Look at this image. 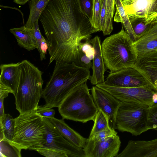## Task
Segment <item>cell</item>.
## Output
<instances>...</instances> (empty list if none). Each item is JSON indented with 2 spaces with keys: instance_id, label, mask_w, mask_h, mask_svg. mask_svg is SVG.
<instances>
[{
  "instance_id": "cell-28",
  "label": "cell",
  "mask_w": 157,
  "mask_h": 157,
  "mask_svg": "<svg viewBox=\"0 0 157 157\" xmlns=\"http://www.w3.org/2000/svg\"><path fill=\"white\" fill-rule=\"evenodd\" d=\"M147 127L148 130H157V102L148 108Z\"/></svg>"
},
{
  "instance_id": "cell-10",
  "label": "cell",
  "mask_w": 157,
  "mask_h": 157,
  "mask_svg": "<svg viewBox=\"0 0 157 157\" xmlns=\"http://www.w3.org/2000/svg\"><path fill=\"white\" fill-rule=\"evenodd\" d=\"M42 118L45 128V143L42 147L60 151L68 157H85L83 148L68 141L48 119Z\"/></svg>"
},
{
  "instance_id": "cell-38",
  "label": "cell",
  "mask_w": 157,
  "mask_h": 157,
  "mask_svg": "<svg viewBox=\"0 0 157 157\" xmlns=\"http://www.w3.org/2000/svg\"><path fill=\"white\" fill-rule=\"evenodd\" d=\"M4 99L0 98V119L2 118L5 115L4 107Z\"/></svg>"
},
{
  "instance_id": "cell-36",
  "label": "cell",
  "mask_w": 157,
  "mask_h": 157,
  "mask_svg": "<svg viewBox=\"0 0 157 157\" xmlns=\"http://www.w3.org/2000/svg\"><path fill=\"white\" fill-rule=\"evenodd\" d=\"M102 3L101 11V15L100 27L101 30L103 31L105 17L106 13V0H101Z\"/></svg>"
},
{
  "instance_id": "cell-32",
  "label": "cell",
  "mask_w": 157,
  "mask_h": 157,
  "mask_svg": "<svg viewBox=\"0 0 157 157\" xmlns=\"http://www.w3.org/2000/svg\"><path fill=\"white\" fill-rule=\"evenodd\" d=\"M78 47L88 58L91 60H93L95 54V50L91 43L90 40L82 42Z\"/></svg>"
},
{
  "instance_id": "cell-33",
  "label": "cell",
  "mask_w": 157,
  "mask_h": 157,
  "mask_svg": "<svg viewBox=\"0 0 157 157\" xmlns=\"http://www.w3.org/2000/svg\"><path fill=\"white\" fill-rule=\"evenodd\" d=\"M36 151L43 156L47 157H68L65 154L55 150L41 147Z\"/></svg>"
},
{
  "instance_id": "cell-13",
  "label": "cell",
  "mask_w": 157,
  "mask_h": 157,
  "mask_svg": "<svg viewBox=\"0 0 157 157\" xmlns=\"http://www.w3.org/2000/svg\"><path fill=\"white\" fill-rule=\"evenodd\" d=\"M121 144L117 135L101 141L93 142L88 138L83 149L85 157H116Z\"/></svg>"
},
{
  "instance_id": "cell-7",
  "label": "cell",
  "mask_w": 157,
  "mask_h": 157,
  "mask_svg": "<svg viewBox=\"0 0 157 157\" xmlns=\"http://www.w3.org/2000/svg\"><path fill=\"white\" fill-rule=\"evenodd\" d=\"M149 106L133 103L122 102L116 119V129L137 136L148 129L147 110Z\"/></svg>"
},
{
  "instance_id": "cell-8",
  "label": "cell",
  "mask_w": 157,
  "mask_h": 157,
  "mask_svg": "<svg viewBox=\"0 0 157 157\" xmlns=\"http://www.w3.org/2000/svg\"><path fill=\"white\" fill-rule=\"evenodd\" d=\"M96 86L110 93L122 102L150 106L157 100V93L149 87H123L109 86L104 82Z\"/></svg>"
},
{
  "instance_id": "cell-29",
  "label": "cell",
  "mask_w": 157,
  "mask_h": 157,
  "mask_svg": "<svg viewBox=\"0 0 157 157\" xmlns=\"http://www.w3.org/2000/svg\"><path fill=\"white\" fill-rule=\"evenodd\" d=\"M117 135V132L111 128L98 132L90 137L88 139L93 142H98L105 140L110 137Z\"/></svg>"
},
{
  "instance_id": "cell-24",
  "label": "cell",
  "mask_w": 157,
  "mask_h": 157,
  "mask_svg": "<svg viewBox=\"0 0 157 157\" xmlns=\"http://www.w3.org/2000/svg\"><path fill=\"white\" fill-rule=\"evenodd\" d=\"M115 0H106V13L104 29L105 36L109 35L113 30V18L115 11Z\"/></svg>"
},
{
  "instance_id": "cell-18",
  "label": "cell",
  "mask_w": 157,
  "mask_h": 157,
  "mask_svg": "<svg viewBox=\"0 0 157 157\" xmlns=\"http://www.w3.org/2000/svg\"><path fill=\"white\" fill-rule=\"evenodd\" d=\"M133 44L138 57L157 49V23Z\"/></svg>"
},
{
  "instance_id": "cell-34",
  "label": "cell",
  "mask_w": 157,
  "mask_h": 157,
  "mask_svg": "<svg viewBox=\"0 0 157 157\" xmlns=\"http://www.w3.org/2000/svg\"><path fill=\"white\" fill-rule=\"evenodd\" d=\"M35 112L41 117L47 118H54L55 114V110L52 108L44 105L38 106Z\"/></svg>"
},
{
  "instance_id": "cell-6",
  "label": "cell",
  "mask_w": 157,
  "mask_h": 157,
  "mask_svg": "<svg viewBox=\"0 0 157 157\" xmlns=\"http://www.w3.org/2000/svg\"><path fill=\"white\" fill-rule=\"evenodd\" d=\"M87 82L75 88L58 107L63 119L83 123L94 121L98 109L90 93Z\"/></svg>"
},
{
  "instance_id": "cell-2",
  "label": "cell",
  "mask_w": 157,
  "mask_h": 157,
  "mask_svg": "<svg viewBox=\"0 0 157 157\" xmlns=\"http://www.w3.org/2000/svg\"><path fill=\"white\" fill-rule=\"evenodd\" d=\"M90 70L74 62L55 64L52 75L43 89L41 98L44 106L58 107L64 99L76 87L90 77Z\"/></svg>"
},
{
  "instance_id": "cell-1",
  "label": "cell",
  "mask_w": 157,
  "mask_h": 157,
  "mask_svg": "<svg viewBox=\"0 0 157 157\" xmlns=\"http://www.w3.org/2000/svg\"><path fill=\"white\" fill-rule=\"evenodd\" d=\"M39 20L48 44L49 65L66 61L77 44L97 32L80 10L77 0H50Z\"/></svg>"
},
{
  "instance_id": "cell-14",
  "label": "cell",
  "mask_w": 157,
  "mask_h": 157,
  "mask_svg": "<svg viewBox=\"0 0 157 157\" xmlns=\"http://www.w3.org/2000/svg\"><path fill=\"white\" fill-rule=\"evenodd\" d=\"M116 157H157V138L150 140H129Z\"/></svg>"
},
{
  "instance_id": "cell-22",
  "label": "cell",
  "mask_w": 157,
  "mask_h": 157,
  "mask_svg": "<svg viewBox=\"0 0 157 157\" xmlns=\"http://www.w3.org/2000/svg\"><path fill=\"white\" fill-rule=\"evenodd\" d=\"M115 13L114 21L117 22H121L125 30L133 41L137 38L133 31L128 18L124 10L121 0H115Z\"/></svg>"
},
{
  "instance_id": "cell-31",
  "label": "cell",
  "mask_w": 157,
  "mask_h": 157,
  "mask_svg": "<svg viewBox=\"0 0 157 157\" xmlns=\"http://www.w3.org/2000/svg\"><path fill=\"white\" fill-rule=\"evenodd\" d=\"M77 65L88 69L92 67L91 60L83 53L78 47V50L76 59L74 62Z\"/></svg>"
},
{
  "instance_id": "cell-27",
  "label": "cell",
  "mask_w": 157,
  "mask_h": 157,
  "mask_svg": "<svg viewBox=\"0 0 157 157\" xmlns=\"http://www.w3.org/2000/svg\"><path fill=\"white\" fill-rule=\"evenodd\" d=\"M101 7V0H94L93 17L91 23L97 32L101 31L100 21Z\"/></svg>"
},
{
  "instance_id": "cell-15",
  "label": "cell",
  "mask_w": 157,
  "mask_h": 157,
  "mask_svg": "<svg viewBox=\"0 0 157 157\" xmlns=\"http://www.w3.org/2000/svg\"><path fill=\"white\" fill-rule=\"evenodd\" d=\"M90 41L95 49V54L93 59L92 74L90 80L92 84L96 85L104 82L105 67L101 51L100 38L98 36H96L90 40Z\"/></svg>"
},
{
  "instance_id": "cell-17",
  "label": "cell",
  "mask_w": 157,
  "mask_h": 157,
  "mask_svg": "<svg viewBox=\"0 0 157 157\" xmlns=\"http://www.w3.org/2000/svg\"><path fill=\"white\" fill-rule=\"evenodd\" d=\"M136 64L145 74L157 93V49L138 57Z\"/></svg>"
},
{
  "instance_id": "cell-20",
  "label": "cell",
  "mask_w": 157,
  "mask_h": 157,
  "mask_svg": "<svg viewBox=\"0 0 157 157\" xmlns=\"http://www.w3.org/2000/svg\"><path fill=\"white\" fill-rule=\"evenodd\" d=\"M10 31L13 35L21 47L28 51L36 48V40L32 29H27L24 25L19 28H11Z\"/></svg>"
},
{
  "instance_id": "cell-35",
  "label": "cell",
  "mask_w": 157,
  "mask_h": 157,
  "mask_svg": "<svg viewBox=\"0 0 157 157\" xmlns=\"http://www.w3.org/2000/svg\"><path fill=\"white\" fill-rule=\"evenodd\" d=\"M38 20L36 21L35 23L34 28L32 29L36 40V48L40 53V46L44 36L41 34L39 28Z\"/></svg>"
},
{
  "instance_id": "cell-37",
  "label": "cell",
  "mask_w": 157,
  "mask_h": 157,
  "mask_svg": "<svg viewBox=\"0 0 157 157\" xmlns=\"http://www.w3.org/2000/svg\"><path fill=\"white\" fill-rule=\"evenodd\" d=\"M12 93L11 90L4 85L0 84V98L4 99L9 93Z\"/></svg>"
},
{
  "instance_id": "cell-39",
  "label": "cell",
  "mask_w": 157,
  "mask_h": 157,
  "mask_svg": "<svg viewBox=\"0 0 157 157\" xmlns=\"http://www.w3.org/2000/svg\"><path fill=\"white\" fill-rule=\"evenodd\" d=\"M30 0H14L13 2L20 5H23Z\"/></svg>"
},
{
  "instance_id": "cell-19",
  "label": "cell",
  "mask_w": 157,
  "mask_h": 157,
  "mask_svg": "<svg viewBox=\"0 0 157 157\" xmlns=\"http://www.w3.org/2000/svg\"><path fill=\"white\" fill-rule=\"evenodd\" d=\"M58 129L62 136L73 145L83 148L85 146L88 138L84 137L70 128L64 121L55 117L47 118Z\"/></svg>"
},
{
  "instance_id": "cell-4",
  "label": "cell",
  "mask_w": 157,
  "mask_h": 157,
  "mask_svg": "<svg viewBox=\"0 0 157 157\" xmlns=\"http://www.w3.org/2000/svg\"><path fill=\"white\" fill-rule=\"evenodd\" d=\"M133 42L123 25L119 32L104 39L101 51L105 67L110 72L136 64L138 57Z\"/></svg>"
},
{
  "instance_id": "cell-3",
  "label": "cell",
  "mask_w": 157,
  "mask_h": 157,
  "mask_svg": "<svg viewBox=\"0 0 157 157\" xmlns=\"http://www.w3.org/2000/svg\"><path fill=\"white\" fill-rule=\"evenodd\" d=\"M42 75V72L29 61L21 62L20 78L14 96L16 109L20 114L30 113L37 109L43 90Z\"/></svg>"
},
{
  "instance_id": "cell-26",
  "label": "cell",
  "mask_w": 157,
  "mask_h": 157,
  "mask_svg": "<svg viewBox=\"0 0 157 157\" xmlns=\"http://www.w3.org/2000/svg\"><path fill=\"white\" fill-rule=\"evenodd\" d=\"M129 19L137 40L155 24H147L143 20L139 18H132Z\"/></svg>"
},
{
  "instance_id": "cell-23",
  "label": "cell",
  "mask_w": 157,
  "mask_h": 157,
  "mask_svg": "<svg viewBox=\"0 0 157 157\" xmlns=\"http://www.w3.org/2000/svg\"><path fill=\"white\" fill-rule=\"evenodd\" d=\"M0 130L4 134L6 140L11 142L14 133V118L9 114H5V116L0 119Z\"/></svg>"
},
{
  "instance_id": "cell-21",
  "label": "cell",
  "mask_w": 157,
  "mask_h": 157,
  "mask_svg": "<svg viewBox=\"0 0 157 157\" xmlns=\"http://www.w3.org/2000/svg\"><path fill=\"white\" fill-rule=\"evenodd\" d=\"M50 0H30L29 1L30 13L25 27L28 29H33L36 21L40 16Z\"/></svg>"
},
{
  "instance_id": "cell-16",
  "label": "cell",
  "mask_w": 157,
  "mask_h": 157,
  "mask_svg": "<svg viewBox=\"0 0 157 157\" xmlns=\"http://www.w3.org/2000/svg\"><path fill=\"white\" fill-rule=\"evenodd\" d=\"M0 68V84L10 89L15 96L20 78L21 62L1 64Z\"/></svg>"
},
{
  "instance_id": "cell-5",
  "label": "cell",
  "mask_w": 157,
  "mask_h": 157,
  "mask_svg": "<svg viewBox=\"0 0 157 157\" xmlns=\"http://www.w3.org/2000/svg\"><path fill=\"white\" fill-rule=\"evenodd\" d=\"M14 131L10 143L20 150L36 151L45 143V128L43 118L35 111L20 114L14 118Z\"/></svg>"
},
{
  "instance_id": "cell-9",
  "label": "cell",
  "mask_w": 157,
  "mask_h": 157,
  "mask_svg": "<svg viewBox=\"0 0 157 157\" xmlns=\"http://www.w3.org/2000/svg\"><path fill=\"white\" fill-rule=\"evenodd\" d=\"M104 83L110 86L123 87H149L156 91L146 75L136 64L110 72Z\"/></svg>"
},
{
  "instance_id": "cell-12",
  "label": "cell",
  "mask_w": 157,
  "mask_h": 157,
  "mask_svg": "<svg viewBox=\"0 0 157 157\" xmlns=\"http://www.w3.org/2000/svg\"><path fill=\"white\" fill-rule=\"evenodd\" d=\"M90 90L98 109L101 110L107 117L109 128L115 130L116 117L121 102L110 93L96 86H93Z\"/></svg>"
},
{
  "instance_id": "cell-25",
  "label": "cell",
  "mask_w": 157,
  "mask_h": 157,
  "mask_svg": "<svg viewBox=\"0 0 157 157\" xmlns=\"http://www.w3.org/2000/svg\"><path fill=\"white\" fill-rule=\"evenodd\" d=\"M94 121V124L89 137L98 132L110 128L107 117L100 110H98Z\"/></svg>"
},
{
  "instance_id": "cell-11",
  "label": "cell",
  "mask_w": 157,
  "mask_h": 157,
  "mask_svg": "<svg viewBox=\"0 0 157 157\" xmlns=\"http://www.w3.org/2000/svg\"><path fill=\"white\" fill-rule=\"evenodd\" d=\"M129 19L139 18L147 24L157 23V0H121Z\"/></svg>"
},
{
  "instance_id": "cell-30",
  "label": "cell",
  "mask_w": 157,
  "mask_h": 157,
  "mask_svg": "<svg viewBox=\"0 0 157 157\" xmlns=\"http://www.w3.org/2000/svg\"><path fill=\"white\" fill-rule=\"evenodd\" d=\"M81 11L88 18L90 22L93 17L94 0H77Z\"/></svg>"
}]
</instances>
